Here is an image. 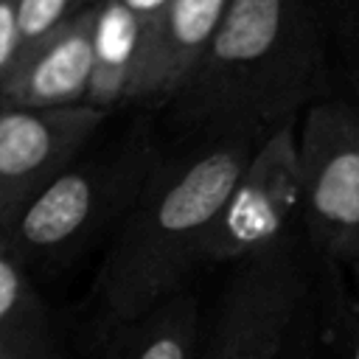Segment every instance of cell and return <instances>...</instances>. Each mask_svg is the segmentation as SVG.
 Listing matches in <instances>:
<instances>
[{
	"label": "cell",
	"instance_id": "1",
	"mask_svg": "<svg viewBox=\"0 0 359 359\" xmlns=\"http://www.w3.org/2000/svg\"><path fill=\"white\" fill-rule=\"evenodd\" d=\"M323 98H331V79L314 0H227L171 104L202 135L264 137Z\"/></svg>",
	"mask_w": 359,
	"mask_h": 359
},
{
	"label": "cell",
	"instance_id": "2",
	"mask_svg": "<svg viewBox=\"0 0 359 359\" xmlns=\"http://www.w3.org/2000/svg\"><path fill=\"white\" fill-rule=\"evenodd\" d=\"M261 137L202 135L174 160H160L118 219L98 272V294L118 325L180 292L202 264V244L238 171Z\"/></svg>",
	"mask_w": 359,
	"mask_h": 359
},
{
	"label": "cell",
	"instance_id": "3",
	"mask_svg": "<svg viewBox=\"0 0 359 359\" xmlns=\"http://www.w3.org/2000/svg\"><path fill=\"white\" fill-rule=\"evenodd\" d=\"M157 163L154 146L143 137L98 157H76L6 230L11 250L28 272L70 258L104 224L126 213Z\"/></svg>",
	"mask_w": 359,
	"mask_h": 359
},
{
	"label": "cell",
	"instance_id": "4",
	"mask_svg": "<svg viewBox=\"0 0 359 359\" xmlns=\"http://www.w3.org/2000/svg\"><path fill=\"white\" fill-rule=\"evenodd\" d=\"M300 230L331 272H359V101L323 98L297 118Z\"/></svg>",
	"mask_w": 359,
	"mask_h": 359
},
{
	"label": "cell",
	"instance_id": "5",
	"mask_svg": "<svg viewBox=\"0 0 359 359\" xmlns=\"http://www.w3.org/2000/svg\"><path fill=\"white\" fill-rule=\"evenodd\" d=\"M303 233L241 258L219 300L205 359H280L309 300Z\"/></svg>",
	"mask_w": 359,
	"mask_h": 359
},
{
	"label": "cell",
	"instance_id": "6",
	"mask_svg": "<svg viewBox=\"0 0 359 359\" xmlns=\"http://www.w3.org/2000/svg\"><path fill=\"white\" fill-rule=\"evenodd\" d=\"M300 233L297 118H292L255 143L213 219L202 261L238 264Z\"/></svg>",
	"mask_w": 359,
	"mask_h": 359
},
{
	"label": "cell",
	"instance_id": "7",
	"mask_svg": "<svg viewBox=\"0 0 359 359\" xmlns=\"http://www.w3.org/2000/svg\"><path fill=\"white\" fill-rule=\"evenodd\" d=\"M104 118L90 107H0V236L53 177L87 151Z\"/></svg>",
	"mask_w": 359,
	"mask_h": 359
},
{
	"label": "cell",
	"instance_id": "8",
	"mask_svg": "<svg viewBox=\"0 0 359 359\" xmlns=\"http://www.w3.org/2000/svg\"><path fill=\"white\" fill-rule=\"evenodd\" d=\"M93 22L95 6L81 8L56 31L22 50L0 84V107H84L93 76Z\"/></svg>",
	"mask_w": 359,
	"mask_h": 359
},
{
	"label": "cell",
	"instance_id": "9",
	"mask_svg": "<svg viewBox=\"0 0 359 359\" xmlns=\"http://www.w3.org/2000/svg\"><path fill=\"white\" fill-rule=\"evenodd\" d=\"M227 0H168L149 22L129 104H171L199 67Z\"/></svg>",
	"mask_w": 359,
	"mask_h": 359
},
{
	"label": "cell",
	"instance_id": "10",
	"mask_svg": "<svg viewBox=\"0 0 359 359\" xmlns=\"http://www.w3.org/2000/svg\"><path fill=\"white\" fill-rule=\"evenodd\" d=\"M146 25L121 3L101 0L93 22V76L84 107L109 112L129 104Z\"/></svg>",
	"mask_w": 359,
	"mask_h": 359
},
{
	"label": "cell",
	"instance_id": "11",
	"mask_svg": "<svg viewBox=\"0 0 359 359\" xmlns=\"http://www.w3.org/2000/svg\"><path fill=\"white\" fill-rule=\"evenodd\" d=\"M199 303L185 289L135 320L118 323L104 359H196Z\"/></svg>",
	"mask_w": 359,
	"mask_h": 359
},
{
	"label": "cell",
	"instance_id": "12",
	"mask_svg": "<svg viewBox=\"0 0 359 359\" xmlns=\"http://www.w3.org/2000/svg\"><path fill=\"white\" fill-rule=\"evenodd\" d=\"M48 328L45 314L31 283V272L11 250L8 238L0 236V334Z\"/></svg>",
	"mask_w": 359,
	"mask_h": 359
},
{
	"label": "cell",
	"instance_id": "13",
	"mask_svg": "<svg viewBox=\"0 0 359 359\" xmlns=\"http://www.w3.org/2000/svg\"><path fill=\"white\" fill-rule=\"evenodd\" d=\"M81 11V0H20V53Z\"/></svg>",
	"mask_w": 359,
	"mask_h": 359
},
{
	"label": "cell",
	"instance_id": "14",
	"mask_svg": "<svg viewBox=\"0 0 359 359\" xmlns=\"http://www.w3.org/2000/svg\"><path fill=\"white\" fill-rule=\"evenodd\" d=\"M331 278H334L331 309H334V323L339 325L342 334L345 356L359 359V292L342 272H331Z\"/></svg>",
	"mask_w": 359,
	"mask_h": 359
},
{
	"label": "cell",
	"instance_id": "15",
	"mask_svg": "<svg viewBox=\"0 0 359 359\" xmlns=\"http://www.w3.org/2000/svg\"><path fill=\"white\" fill-rule=\"evenodd\" d=\"M0 359H56L48 328L0 334Z\"/></svg>",
	"mask_w": 359,
	"mask_h": 359
},
{
	"label": "cell",
	"instance_id": "16",
	"mask_svg": "<svg viewBox=\"0 0 359 359\" xmlns=\"http://www.w3.org/2000/svg\"><path fill=\"white\" fill-rule=\"evenodd\" d=\"M20 56V0H0V84Z\"/></svg>",
	"mask_w": 359,
	"mask_h": 359
},
{
	"label": "cell",
	"instance_id": "17",
	"mask_svg": "<svg viewBox=\"0 0 359 359\" xmlns=\"http://www.w3.org/2000/svg\"><path fill=\"white\" fill-rule=\"evenodd\" d=\"M280 359H314V314H311V303L297 317Z\"/></svg>",
	"mask_w": 359,
	"mask_h": 359
},
{
	"label": "cell",
	"instance_id": "18",
	"mask_svg": "<svg viewBox=\"0 0 359 359\" xmlns=\"http://www.w3.org/2000/svg\"><path fill=\"white\" fill-rule=\"evenodd\" d=\"M121 3H123L146 28H149V22L168 6V0H121Z\"/></svg>",
	"mask_w": 359,
	"mask_h": 359
},
{
	"label": "cell",
	"instance_id": "19",
	"mask_svg": "<svg viewBox=\"0 0 359 359\" xmlns=\"http://www.w3.org/2000/svg\"><path fill=\"white\" fill-rule=\"evenodd\" d=\"M345 17V25L351 28L353 45H356V59H359V0H337Z\"/></svg>",
	"mask_w": 359,
	"mask_h": 359
},
{
	"label": "cell",
	"instance_id": "20",
	"mask_svg": "<svg viewBox=\"0 0 359 359\" xmlns=\"http://www.w3.org/2000/svg\"><path fill=\"white\" fill-rule=\"evenodd\" d=\"M342 275H345V278H348V280L353 283V289L359 292V272H342Z\"/></svg>",
	"mask_w": 359,
	"mask_h": 359
},
{
	"label": "cell",
	"instance_id": "21",
	"mask_svg": "<svg viewBox=\"0 0 359 359\" xmlns=\"http://www.w3.org/2000/svg\"><path fill=\"white\" fill-rule=\"evenodd\" d=\"M101 0H81V8H93V6H98Z\"/></svg>",
	"mask_w": 359,
	"mask_h": 359
}]
</instances>
